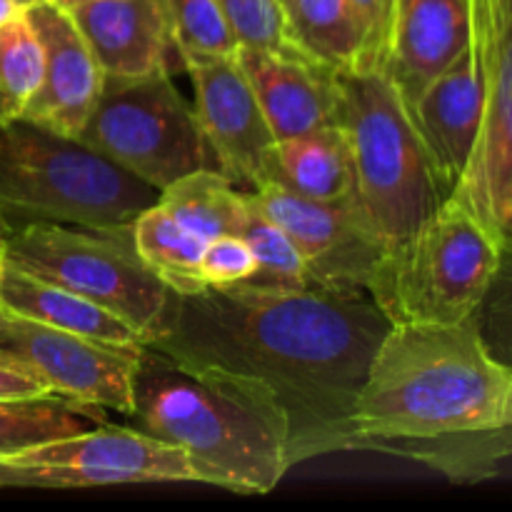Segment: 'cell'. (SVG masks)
Returning <instances> with one entry per match:
<instances>
[{"label":"cell","instance_id":"6da1fadb","mask_svg":"<svg viewBox=\"0 0 512 512\" xmlns=\"http://www.w3.org/2000/svg\"><path fill=\"white\" fill-rule=\"evenodd\" d=\"M390 320L368 293L248 285L175 295L150 345L268 395L290 428L293 463L348 450L355 400Z\"/></svg>","mask_w":512,"mask_h":512},{"label":"cell","instance_id":"7a4b0ae2","mask_svg":"<svg viewBox=\"0 0 512 512\" xmlns=\"http://www.w3.org/2000/svg\"><path fill=\"white\" fill-rule=\"evenodd\" d=\"M512 428V370L473 323H395L373 355L350 420L348 450L415 458L423 450Z\"/></svg>","mask_w":512,"mask_h":512},{"label":"cell","instance_id":"3957f363","mask_svg":"<svg viewBox=\"0 0 512 512\" xmlns=\"http://www.w3.org/2000/svg\"><path fill=\"white\" fill-rule=\"evenodd\" d=\"M130 395L138 428L185 450L215 488L268 495L295 465L288 420L245 380L143 343Z\"/></svg>","mask_w":512,"mask_h":512},{"label":"cell","instance_id":"277c9868","mask_svg":"<svg viewBox=\"0 0 512 512\" xmlns=\"http://www.w3.org/2000/svg\"><path fill=\"white\" fill-rule=\"evenodd\" d=\"M335 83L338 125L353 160L355 200L385 248L393 250L450 195L383 70H335Z\"/></svg>","mask_w":512,"mask_h":512},{"label":"cell","instance_id":"5b68a950","mask_svg":"<svg viewBox=\"0 0 512 512\" xmlns=\"http://www.w3.org/2000/svg\"><path fill=\"white\" fill-rule=\"evenodd\" d=\"M158 190L95 150L18 118L0 123V213L30 220L128 233Z\"/></svg>","mask_w":512,"mask_h":512},{"label":"cell","instance_id":"8992f818","mask_svg":"<svg viewBox=\"0 0 512 512\" xmlns=\"http://www.w3.org/2000/svg\"><path fill=\"white\" fill-rule=\"evenodd\" d=\"M503 243L448 198L405 243L388 250L370 298L390 323L458 325L473 318Z\"/></svg>","mask_w":512,"mask_h":512},{"label":"cell","instance_id":"52a82bcc","mask_svg":"<svg viewBox=\"0 0 512 512\" xmlns=\"http://www.w3.org/2000/svg\"><path fill=\"white\" fill-rule=\"evenodd\" d=\"M0 260L83 295L133 325L145 343L165 330L175 293L143 263L128 233L30 220L5 240Z\"/></svg>","mask_w":512,"mask_h":512},{"label":"cell","instance_id":"ba28073f","mask_svg":"<svg viewBox=\"0 0 512 512\" xmlns=\"http://www.w3.org/2000/svg\"><path fill=\"white\" fill-rule=\"evenodd\" d=\"M78 143L150 188L218 168L198 113L180 95L168 68L145 75H105Z\"/></svg>","mask_w":512,"mask_h":512},{"label":"cell","instance_id":"9c48e42d","mask_svg":"<svg viewBox=\"0 0 512 512\" xmlns=\"http://www.w3.org/2000/svg\"><path fill=\"white\" fill-rule=\"evenodd\" d=\"M140 483H205L208 470L185 450L140 428L98 425L0 458V488H103Z\"/></svg>","mask_w":512,"mask_h":512},{"label":"cell","instance_id":"30bf717a","mask_svg":"<svg viewBox=\"0 0 512 512\" xmlns=\"http://www.w3.org/2000/svg\"><path fill=\"white\" fill-rule=\"evenodd\" d=\"M483 70V120L473 155L450 198L503 245L512 243V0H470Z\"/></svg>","mask_w":512,"mask_h":512},{"label":"cell","instance_id":"8fae6325","mask_svg":"<svg viewBox=\"0 0 512 512\" xmlns=\"http://www.w3.org/2000/svg\"><path fill=\"white\" fill-rule=\"evenodd\" d=\"M250 208L278 223L298 245L310 285L368 293L388 255L358 200H310L278 183L245 193Z\"/></svg>","mask_w":512,"mask_h":512},{"label":"cell","instance_id":"7c38bea8","mask_svg":"<svg viewBox=\"0 0 512 512\" xmlns=\"http://www.w3.org/2000/svg\"><path fill=\"white\" fill-rule=\"evenodd\" d=\"M138 350L65 333L0 303V358L35 373L65 398L130 418Z\"/></svg>","mask_w":512,"mask_h":512},{"label":"cell","instance_id":"4fadbf2b","mask_svg":"<svg viewBox=\"0 0 512 512\" xmlns=\"http://www.w3.org/2000/svg\"><path fill=\"white\" fill-rule=\"evenodd\" d=\"M195 113L218 168L243 193L270 183L275 140L238 53L185 58Z\"/></svg>","mask_w":512,"mask_h":512},{"label":"cell","instance_id":"5bb4252c","mask_svg":"<svg viewBox=\"0 0 512 512\" xmlns=\"http://www.w3.org/2000/svg\"><path fill=\"white\" fill-rule=\"evenodd\" d=\"M25 15L43 45V80L23 118L78 140L103 88V68L68 10L38 0Z\"/></svg>","mask_w":512,"mask_h":512},{"label":"cell","instance_id":"9a60e30c","mask_svg":"<svg viewBox=\"0 0 512 512\" xmlns=\"http://www.w3.org/2000/svg\"><path fill=\"white\" fill-rule=\"evenodd\" d=\"M238 60L275 140L338 125L335 68L300 53L295 45L238 48Z\"/></svg>","mask_w":512,"mask_h":512},{"label":"cell","instance_id":"2e32d148","mask_svg":"<svg viewBox=\"0 0 512 512\" xmlns=\"http://www.w3.org/2000/svg\"><path fill=\"white\" fill-rule=\"evenodd\" d=\"M408 113L445 193L453 195L483 120V70L473 40L458 60L420 90Z\"/></svg>","mask_w":512,"mask_h":512},{"label":"cell","instance_id":"e0dca14e","mask_svg":"<svg viewBox=\"0 0 512 512\" xmlns=\"http://www.w3.org/2000/svg\"><path fill=\"white\" fill-rule=\"evenodd\" d=\"M473 40L470 0H393L383 73L405 108Z\"/></svg>","mask_w":512,"mask_h":512},{"label":"cell","instance_id":"ac0fdd59","mask_svg":"<svg viewBox=\"0 0 512 512\" xmlns=\"http://www.w3.org/2000/svg\"><path fill=\"white\" fill-rule=\"evenodd\" d=\"M105 75L168 68L173 50L163 0H85L68 10Z\"/></svg>","mask_w":512,"mask_h":512},{"label":"cell","instance_id":"d6986e66","mask_svg":"<svg viewBox=\"0 0 512 512\" xmlns=\"http://www.w3.org/2000/svg\"><path fill=\"white\" fill-rule=\"evenodd\" d=\"M0 303L65 333L108 345H143V335L83 295L0 260Z\"/></svg>","mask_w":512,"mask_h":512},{"label":"cell","instance_id":"ffe728a7","mask_svg":"<svg viewBox=\"0 0 512 512\" xmlns=\"http://www.w3.org/2000/svg\"><path fill=\"white\" fill-rule=\"evenodd\" d=\"M270 183L283 185L310 200L353 198V160L340 125L278 140Z\"/></svg>","mask_w":512,"mask_h":512},{"label":"cell","instance_id":"44dd1931","mask_svg":"<svg viewBox=\"0 0 512 512\" xmlns=\"http://www.w3.org/2000/svg\"><path fill=\"white\" fill-rule=\"evenodd\" d=\"M158 203L205 243L218 235H240L250 210L243 190L220 168L183 175L160 190Z\"/></svg>","mask_w":512,"mask_h":512},{"label":"cell","instance_id":"7402d4cb","mask_svg":"<svg viewBox=\"0 0 512 512\" xmlns=\"http://www.w3.org/2000/svg\"><path fill=\"white\" fill-rule=\"evenodd\" d=\"M130 238L135 253L175 295H195L208 288L200 268L205 240L180 225L158 200L140 210L130 225Z\"/></svg>","mask_w":512,"mask_h":512},{"label":"cell","instance_id":"603a6c76","mask_svg":"<svg viewBox=\"0 0 512 512\" xmlns=\"http://www.w3.org/2000/svg\"><path fill=\"white\" fill-rule=\"evenodd\" d=\"M288 43L335 70L360 68L363 35L350 0H283Z\"/></svg>","mask_w":512,"mask_h":512},{"label":"cell","instance_id":"cb8c5ba5","mask_svg":"<svg viewBox=\"0 0 512 512\" xmlns=\"http://www.w3.org/2000/svg\"><path fill=\"white\" fill-rule=\"evenodd\" d=\"M105 423H108L105 408L58 393L0 400V458L50 440L85 433Z\"/></svg>","mask_w":512,"mask_h":512},{"label":"cell","instance_id":"d4e9b609","mask_svg":"<svg viewBox=\"0 0 512 512\" xmlns=\"http://www.w3.org/2000/svg\"><path fill=\"white\" fill-rule=\"evenodd\" d=\"M43 80V45L25 10L0 28V123L23 118Z\"/></svg>","mask_w":512,"mask_h":512},{"label":"cell","instance_id":"484cf974","mask_svg":"<svg viewBox=\"0 0 512 512\" xmlns=\"http://www.w3.org/2000/svg\"><path fill=\"white\" fill-rule=\"evenodd\" d=\"M240 235L248 240V245L253 248L255 263H258L253 278L240 285H248V288L255 290L310 288L308 268H305L303 255H300L298 245L290 240V235L278 223H273L263 213L250 208Z\"/></svg>","mask_w":512,"mask_h":512},{"label":"cell","instance_id":"4316f807","mask_svg":"<svg viewBox=\"0 0 512 512\" xmlns=\"http://www.w3.org/2000/svg\"><path fill=\"white\" fill-rule=\"evenodd\" d=\"M173 50L185 58L233 55L240 43L215 0H163Z\"/></svg>","mask_w":512,"mask_h":512},{"label":"cell","instance_id":"83f0119b","mask_svg":"<svg viewBox=\"0 0 512 512\" xmlns=\"http://www.w3.org/2000/svg\"><path fill=\"white\" fill-rule=\"evenodd\" d=\"M470 323L485 350L512 370V243L500 250L498 270Z\"/></svg>","mask_w":512,"mask_h":512},{"label":"cell","instance_id":"f1b7e54d","mask_svg":"<svg viewBox=\"0 0 512 512\" xmlns=\"http://www.w3.org/2000/svg\"><path fill=\"white\" fill-rule=\"evenodd\" d=\"M228 18L240 48H283L285 33L283 0H215Z\"/></svg>","mask_w":512,"mask_h":512},{"label":"cell","instance_id":"f546056e","mask_svg":"<svg viewBox=\"0 0 512 512\" xmlns=\"http://www.w3.org/2000/svg\"><path fill=\"white\" fill-rule=\"evenodd\" d=\"M200 268H203L205 285L230 288L253 278L258 263L243 235H218L205 243Z\"/></svg>","mask_w":512,"mask_h":512},{"label":"cell","instance_id":"4dcf8cb0","mask_svg":"<svg viewBox=\"0 0 512 512\" xmlns=\"http://www.w3.org/2000/svg\"><path fill=\"white\" fill-rule=\"evenodd\" d=\"M55 393L43 378H38L30 370L0 358V400H18V398H38V395Z\"/></svg>","mask_w":512,"mask_h":512},{"label":"cell","instance_id":"1f68e13d","mask_svg":"<svg viewBox=\"0 0 512 512\" xmlns=\"http://www.w3.org/2000/svg\"><path fill=\"white\" fill-rule=\"evenodd\" d=\"M480 453H483V460L488 468H495L503 458H510L512 455V428L500 430V433H490L483 438V445H480Z\"/></svg>","mask_w":512,"mask_h":512},{"label":"cell","instance_id":"d6a6232c","mask_svg":"<svg viewBox=\"0 0 512 512\" xmlns=\"http://www.w3.org/2000/svg\"><path fill=\"white\" fill-rule=\"evenodd\" d=\"M23 5H20V0H0V28H3L5 23H10V20L15 18V15L23 13Z\"/></svg>","mask_w":512,"mask_h":512},{"label":"cell","instance_id":"836d02e7","mask_svg":"<svg viewBox=\"0 0 512 512\" xmlns=\"http://www.w3.org/2000/svg\"><path fill=\"white\" fill-rule=\"evenodd\" d=\"M15 228H18V225H15L13 220H10V218H5V215L0 213V253H3V248H5V240L10 238V233H13Z\"/></svg>","mask_w":512,"mask_h":512},{"label":"cell","instance_id":"e575fe53","mask_svg":"<svg viewBox=\"0 0 512 512\" xmlns=\"http://www.w3.org/2000/svg\"><path fill=\"white\" fill-rule=\"evenodd\" d=\"M53 3H55V5H60V8L70 10V8H75V5L85 3V0H53Z\"/></svg>","mask_w":512,"mask_h":512},{"label":"cell","instance_id":"d590c367","mask_svg":"<svg viewBox=\"0 0 512 512\" xmlns=\"http://www.w3.org/2000/svg\"><path fill=\"white\" fill-rule=\"evenodd\" d=\"M33 3H38V0H20V5H23V8H28V5H33Z\"/></svg>","mask_w":512,"mask_h":512}]
</instances>
